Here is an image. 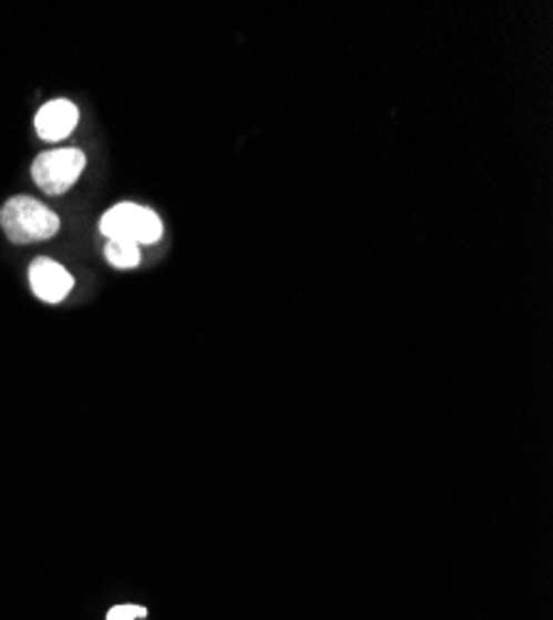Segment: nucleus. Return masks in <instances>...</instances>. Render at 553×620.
<instances>
[{
	"label": "nucleus",
	"instance_id": "nucleus-1",
	"mask_svg": "<svg viewBox=\"0 0 553 620\" xmlns=\"http://www.w3.org/2000/svg\"><path fill=\"white\" fill-rule=\"evenodd\" d=\"M6 236L13 244H33V241H48L60 231V218L50 212L45 204H40L33 196H13L8 199L3 212H0Z\"/></svg>",
	"mask_w": 553,
	"mask_h": 620
},
{
	"label": "nucleus",
	"instance_id": "nucleus-2",
	"mask_svg": "<svg viewBox=\"0 0 553 620\" xmlns=\"http://www.w3.org/2000/svg\"><path fill=\"white\" fill-rule=\"evenodd\" d=\"M100 234L107 241H127L134 246L156 244L162 238L164 226L150 206L140 204H114L107 214L100 218Z\"/></svg>",
	"mask_w": 553,
	"mask_h": 620
},
{
	"label": "nucleus",
	"instance_id": "nucleus-3",
	"mask_svg": "<svg viewBox=\"0 0 553 620\" xmlns=\"http://www.w3.org/2000/svg\"><path fill=\"white\" fill-rule=\"evenodd\" d=\"M88 156L80 150H50L43 152L33 162V182L43 189L45 194L58 196L65 194L68 189L78 182L82 170H85Z\"/></svg>",
	"mask_w": 553,
	"mask_h": 620
},
{
	"label": "nucleus",
	"instance_id": "nucleus-4",
	"mask_svg": "<svg viewBox=\"0 0 553 620\" xmlns=\"http://www.w3.org/2000/svg\"><path fill=\"white\" fill-rule=\"evenodd\" d=\"M28 278L35 296L45 303H62L70 296L72 286H75L70 273L52 258H35L30 264Z\"/></svg>",
	"mask_w": 553,
	"mask_h": 620
},
{
	"label": "nucleus",
	"instance_id": "nucleus-5",
	"mask_svg": "<svg viewBox=\"0 0 553 620\" xmlns=\"http://www.w3.org/2000/svg\"><path fill=\"white\" fill-rule=\"evenodd\" d=\"M80 112L70 100H52L35 114V132L45 142H62L78 128Z\"/></svg>",
	"mask_w": 553,
	"mask_h": 620
},
{
	"label": "nucleus",
	"instance_id": "nucleus-6",
	"mask_svg": "<svg viewBox=\"0 0 553 620\" xmlns=\"http://www.w3.org/2000/svg\"><path fill=\"white\" fill-rule=\"evenodd\" d=\"M104 258H107L114 268L127 271L140 266L142 251L140 246L127 244V241H107V246H104Z\"/></svg>",
	"mask_w": 553,
	"mask_h": 620
},
{
	"label": "nucleus",
	"instance_id": "nucleus-7",
	"mask_svg": "<svg viewBox=\"0 0 553 620\" xmlns=\"http://www.w3.org/2000/svg\"><path fill=\"white\" fill-rule=\"evenodd\" d=\"M147 618V608L142 606H114L107 613V620H140Z\"/></svg>",
	"mask_w": 553,
	"mask_h": 620
}]
</instances>
